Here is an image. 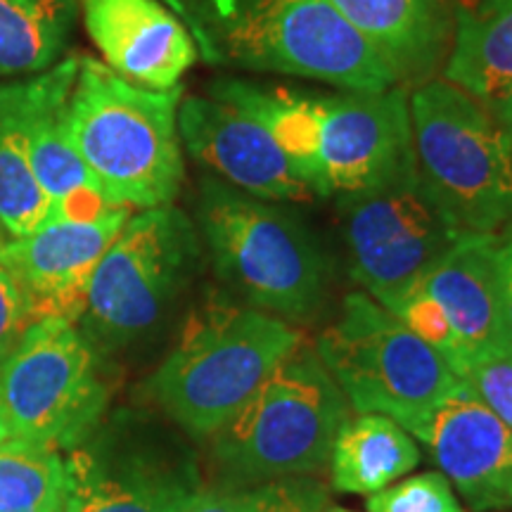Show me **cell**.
Wrapping results in <instances>:
<instances>
[{
  "instance_id": "cell-12",
  "label": "cell",
  "mask_w": 512,
  "mask_h": 512,
  "mask_svg": "<svg viewBox=\"0 0 512 512\" xmlns=\"http://www.w3.org/2000/svg\"><path fill=\"white\" fill-rule=\"evenodd\" d=\"M387 311L432 344L458 380L475 358L512 349L503 323L496 233H465Z\"/></svg>"
},
{
  "instance_id": "cell-25",
  "label": "cell",
  "mask_w": 512,
  "mask_h": 512,
  "mask_svg": "<svg viewBox=\"0 0 512 512\" xmlns=\"http://www.w3.org/2000/svg\"><path fill=\"white\" fill-rule=\"evenodd\" d=\"M328 503V486L320 479L294 475L200 491L188 512H320Z\"/></svg>"
},
{
  "instance_id": "cell-13",
  "label": "cell",
  "mask_w": 512,
  "mask_h": 512,
  "mask_svg": "<svg viewBox=\"0 0 512 512\" xmlns=\"http://www.w3.org/2000/svg\"><path fill=\"white\" fill-rule=\"evenodd\" d=\"M79 74V57H67L46 72L0 81V102L10 114L31 171L50 200V219H93L114 209L102 200L88 166L76 152L69 128V100Z\"/></svg>"
},
{
  "instance_id": "cell-15",
  "label": "cell",
  "mask_w": 512,
  "mask_h": 512,
  "mask_svg": "<svg viewBox=\"0 0 512 512\" xmlns=\"http://www.w3.org/2000/svg\"><path fill=\"white\" fill-rule=\"evenodd\" d=\"M178 136L185 155L230 188L268 202H309L313 192L271 131L211 91L183 95Z\"/></svg>"
},
{
  "instance_id": "cell-18",
  "label": "cell",
  "mask_w": 512,
  "mask_h": 512,
  "mask_svg": "<svg viewBox=\"0 0 512 512\" xmlns=\"http://www.w3.org/2000/svg\"><path fill=\"white\" fill-rule=\"evenodd\" d=\"M422 444L472 510H512V430L470 389L439 408Z\"/></svg>"
},
{
  "instance_id": "cell-7",
  "label": "cell",
  "mask_w": 512,
  "mask_h": 512,
  "mask_svg": "<svg viewBox=\"0 0 512 512\" xmlns=\"http://www.w3.org/2000/svg\"><path fill=\"white\" fill-rule=\"evenodd\" d=\"M418 174L465 233H501L512 221V152L496 112L439 79L408 91Z\"/></svg>"
},
{
  "instance_id": "cell-1",
  "label": "cell",
  "mask_w": 512,
  "mask_h": 512,
  "mask_svg": "<svg viewBox=\"0 0 512 512\" xmlns=\"http://www.w3.org/2000/svg\"><path fill=\"white\" fill-rule=\"evenodd\" d=\"M219 98L259 119L297 166L313 197L363 190L413 159L408 88L318 93L283 83L216 79Z\"/></svg>"
},
{
  "instance_id": "cell-10",
  "label": "cell",
  "mask_w": 512,
  "mask_h": 512,
  "mask_svg": "<svg viewBox=\"0 0 512 512\" xmlns=\"http://www.w3.org/2000/svg\"><path fill=\"white\" fill-rule=\"evenodd\" d=\"M335 200L351 278L384 309L465 235L425 188L415 155L392 176Z\"/></svg>"
},
{
  "instance_id": "cell-28",
  "label": "cell",
  "mask_w": 512,
  "mask_h": 512,
  "mask_svg": "<svg viewBox=\"0 0 512 512\" xmlns=\"http://www.w3.org/2000/svg\"><path fill=\"white\" fill-rule=\"evenodd\" d=\"M36 323L15 280L0 268V368L17 349L19 339Z\"/></svg>"
},
{
  "instance_id": "cell-8",
  "label": "cell",
  "mask_w": 512,
  "mask_h": 512,
  "mask_svg": "<svg viewBox=\"0 0 512 512\" xmlns=\"http://www.w3.org/2000/svg\"><path fill=\"white\" fill-rule=\"evenodd\" d=\"M349 411L347 396L304 342L214 434L216 463L230 484L311 475L328 463Z\"/></svg>"
},
{
  "instance_id": "cell-33",
  "label": "cell",
  "mask_w": 512,
  "mask_h": 512,
  "mask_svg": "<svg viewBox=\"0 0 512 512\" xmlns=\"http://www.w3.org/2000/svg\"><path fill=\"white\" fill-rule=\"evenodd\" d=\"M10 238H8V233H5V228H3V223H0V249L5 247V242H8Z\"/></svg>"
},
{
  "instance_id": "cell-20",
  "label": "cell",
  "mask_w": 512,
  "mask_h": 512,
  "mask_svg": "<svg viewBox=\"0 0 512 512\" xmlns=\"http://www.w3.org/2000/svg\"><path fill=\"white\" fill-rule=\"evenodd\" d=\"M441 79L494 110L512 95V0H456Z\"/></svg>"
},
{
  "instance_id": "cell-9",
  "label": "cell",
  "mask_w": 512,
  "mask_h": 512,
  "mask_svg": "<svg viewBox=\"0 0 512 512\" xmlns=\"http://www.w3.org/2000/svg\"><path fill=\"white\" fill-rule=\"evenodd\" d=\"M200 264V230L183 209H140L95 268L76 325L93 347L136 342L169 316Z\"/></svg>"
},
{
  "instance_id": "cell-19",
  "label": "cell",
  "mask_w": 512,
  "mask_h": 512,
  "mask_svg": "<svg viewBox=\"0 0 512 512\" xmlns=\"http://www.w3.org/2000/svg\"><path fill=\"white\" fill-rule=\"evenodd\" d=\"M330 5L392 69L399 86L411 91L441 76L456 0H330Z\"/></svg>"
},
{
  "instance_id": "cell-11",
  "label": "cell",
  "mask_w": 512,
  "mask_h": 512,
  "mask_svg": "<svg viewBox=\"0 0 512 512\" xmlns=\"http://www.w3.org/2000/svg\"><path fill=\"white\" fill-rule=\"evenodd\" d=\"M0 403L12 437L50 448L81 446L107 406L95 347L79 325L41 318L0 368Z\"/></svg>"
},
{
  "instance_id": "cell-3",
  "label": "cell",
  "mask_w": 512,
  "mask_h": 512,
  "mask_svg": "<svg viewBox=\"0 0 512 512\" xmlns=\"http://www.w3.org/2000/svg\"><path fill=\"white\" fill-rule=\"evenodd\" d=\"M183 86H138L105 62L81 57L69 100V128L83 164L110 207H169L185 183L178 136Z\"/></svg>"
},
{
  "instance_id": "cell-24",
  "label": "cell",
  "mask_w": 512,
  "mask_h": 512,
  "mask_svg": "<svg viewBox=\"0 0 512 512\" xmlns=\"http://www.w3.org/2000/svg\"><path fill=\"white\" fill-rule=\"evenodd\" d=\"M50 200L31 171L27 150L0 102V223L8 238H24L48 223Z\"/></svg>"
},
{
  "instance_id": "cell-21",
  "label": "cell",
  "mask_w": 512,
  "mask_h": 512,
  "mask_svg": "<svg viewBox=\"0 0 512 512\" xmlns=\"http://www.w3.org/2000/svg\"><path fill=\"white\" fill-rule=\"evenodd\" d=\"M420 446L399 422L377 413L349 418L330 451L332 486L342 494H377L415 470Z\"/></svg>"
},
{
  "instance_id": "cell-27",
  "label": "cell",
  "mask_w": 512,
  "mask_h": 512,
  "mask_svg": "<svg viewBox=\"0 0 512 512\" xmlns=\"http://www.w3.org/2000/svg\"><path fill=\"white\" fill-rule=\"evenodd\" d=\"M460 382L512 430V349L475 358Z\"/></svg>"
},
{
  "instance_id": "cell-2",
  "label": "cell",
  "mask_w": 512,
  "mask_h": 512,
  "mask_svg": "<svg viewBox=\"0 0 512 512\" xmlns=\"http://www.w3.org/2000/svg\"><path fill=\"white\" fill-rule=\"evenodd\" d=\"M188 29L197 60L245 74L294 76L337 91L399 86L330 0H162Z\"/></svg>"
},
{
  "instance_id": "cell-4",
  "label": "cell",
  "mask_w": 512,
  "mask_h": 512,
  "mask_svg": "<svg viewBox=\"0 0 512 512\" xmlns=\"http://www.w3.org/2000/svg\"><path fill=\"white\" fill-rule=\"evenodd\" d=\"M195 216L211 266L242 302L292 325L318 316L330 261L294 211L202 176Z\"/></svg>"
},
{
  "instance_id": "cell-30",
  "label": "cell",
  "mask_w": 512,
  "mask_h": 512,
  "mask_svg": "<svg viewBox=\"0 0 512 512\" xmlns=\"http://www.w3.org/2000/svg\"><path fill=\"white\" fill-rule=\"evenodd\" d=\"M494 112H496L498 121H501L505 136H508V145H510V152H512V95L508 100H503L501 105H496Z\"/></svg>"
},
{
  "instance_id": "cell-31",
  "label": "cell",
  "mask_w": 512,
  "mask_h": 512,
  "mask_svg": "<svg viewBox=\"0 0 512 512\" xmlns=\"http://www.w3.org/2000/svg\"><path fill=\"white\" fill-rule=\"evenodd\" d=\"M10 425H8V418H5V411H3V403H0V444H3L5 439H10Z\"/></svg>"
},
{
  "instance_id": "cell-32",
  "label": "cell",
  "mask_w": 512,
  "mask_h": 512,
  "mask_svg": "<svg viewBox=\"0 0 512 512\" xmlns=\"http://www.w3.org/2000/svg\"><path fill=\"white\" fill-rule=\"evenodd\" d=\"M320 512H351V510H347V508H342V505H335V503H328L325 505L323 510Z\"/></svg>"
},
{
  "instance_id": "cell-23",
  "label": "cell",
  "mask_w": 512,
  "mask_h": 512,
  "mask_svg": "<svg viewBox=\"0 0 512 512\" xmlns=\"http://www.w3.org/2000/svg\"><path fill=\"white\" fill-rule=\"evenodd\" d=\"M67 463L57 448L10 437L0 444V512H62Z\"/></svg>"
},
{
  "instance_id": "cell-6",
  "label": "cell",
  "mask_w": 512,
  "mask_h": 512,
  "mask_svg": "<svg viewBox=\"0 0 512 512\" xmlns=\"http://www.w3.org/2000/svg\"><path fill=\"white\" fill-rule=\"evenodd\" d=\"M313 349L351 411L392 418L420 441L439 408L465 387L432 344L366 292L344 299Z\"/></svg>"
},
{
  "instance_id": "cell-14",
  "label": "cell",
  "mask_w": 512,
  "mask_h": 512,
  "mask_svg": "<svg viewBox=\"0 0 512 512\" xmlns=\"http://www.w3.org/2000/svg\"><path fill=\"white\" fill-rule=\"evenodd\" d=\"M62 512H188L200 479L188 458L124 434L72 448Z\"/></svg>"
},
{
  "instance_id": "cell-5",
  "label": "cell",
  "mask_w": 512,
  "mask_h": 512,
  "mask_svg": "<svg viewBox=\"0 0 512 512\" xmlns=\"http://www.w3.org/2000/svg\"><path fill=\"white\" fill-rule=\"evenodd\" d=\"M302 344L304 332L283 318L209 299L152 375V396L190 437H214Z\"/></svg>"
},
{
  "instance_id": "cell-26",
  "label": "cell",
  "mask_w": 512,
  "mask_h": 512,
  "mask_svg": "<svg viewBox=\"0 0 512 512\" xmlns=\"http://www.w3.org/2000/svg\"><path fill=\"white\" fill-rule=\"evenodd\" d=\"M368 512H465L441 472H425L368 496Z\"/></svg>"
},
{
  "instance_id": "cell-17",
  "label": "cell",
  "mask_w": 512,
  "mask_h": 512,
  "mask_svg": "<svg viewBox=\"0 0 512 512\" xmlns=\"http://www.w3.org/2000/svg\"><path fill=\"white\" fill-rule=\"evenodd\" d=\"M107 67L138 86L171 91L197 62L188 29L162 0H79Z\"/></svg>"
},
{
  "instance_id": "cell-22",
  "label": "cell",
  "mask_w": 512,
  "mask_h": 512,
  "mask_svg": "<svg viewBox=\"0 0 512 512\" xmlns=\"http://www.w3.org/2000/svg\"><path fill=\"white\" fill-rule=\"evenodd\" d=\"M79 0H0V79L55 67L72 41Z\"/></svg>"
},
{
  "instance_id": "cell-29",
  "label": "cell",
  "mask_w": 512,
  "mask_h": 512,
  "mask_svg": "<svg viewBox=\"0 0 512 512\" xmlns=\"http://www.w3.org/2000/svg\"><path fill=\"white\" fill-rule=\"evenodd\" d=\"M498 238V275H501V302L505 335L512 347V221L505 226Z\"/></svg>"
},
{
  "instance_id": "cell-16",
  "label": "cell",
  "mask_w": 512,
  "mask_h": 512,
  "mask_svg": "<svg viewBox=\"0 0 512 512\" xmlns=\"http://www.w3.org/2000/svg\"><path fill=\"white\" fill-rule=\"evenodd\" d=\"M133 211L114 207L93 219L48 221L0 249V268L15 280L34 320L79 323L100 259Z\"/></svg>"
}]
</instances>
